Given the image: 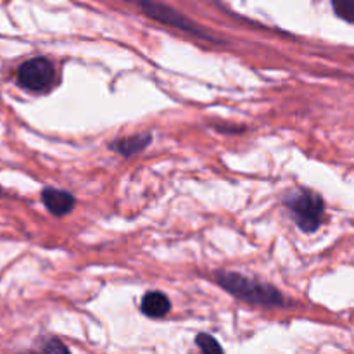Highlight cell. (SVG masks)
Instances as JSON below:
<instances>
[{"label": "cell", "mask_w": 354, "mask_h": 354, "mask_svg": "<svg viewBox=\"0 0 354 354\" xmlns=\"http://www.w3.org/2000/svg\"><path fill=\"white\" fill-rule=\"evenodd\" d=\"M216 282L232 296L248 301V303L263 304V306H280L283 303L282 294L275 287L252 280L249 277L241 275V273L218 272Z\"/></svg>", "instance_id": "6da1fadb"}, {"label": "cell", "mask_w": 354, "mask_h": 354, "mask_svg": "<svg viewBox=\"0 0 354 354\" xmlns=\"http://www.w3.org/2000/svg\"><path fill=\"white\" fill-rule=\"evenodd\" d=\"M286 206L289 207L297 227L306 234L318 230L324 221L325 203L320 194L308 189L292 190L286 197Z\"/></svg>", "instance_id": "7a4b0ae2"}, {"label": "cell", "mask_w": 354, "mask_h": 354, "mask_svg": "<svg viewBox=\"0 0 354 354\" xmlns=\"http://www.w3.org/2000/svg\"><path fill=\"white\" fill-rule=\"evenodd\" d=\"M55 69L48 59L33 57L17 69V82L30 92H45L54 85Z\"/></svg>", "instance_id": "3957f363"}, {"label": "cell", "mask_w": 354, "mask_h": 354, "mask_svg": "<svg viewBox=\"0 0 354 354\" xmlns=\"http://www.w3.org/2000/svg\"><path fill=\"white\" fill-rule=\"evenodd\" d=\"M137 2L140 3L142 12H144L145 16L151 17V19H156L162 24L175 26V28H178V30L187 31V33L197 35V37H201V38H209L211 40V37H207L206 31L201 30V28L197 26L194 21L187 19L183 14L176 12V10H173L171 7L165 6V3L154 2V0H137Z\"/></svg>", "instance_id": "277c9868"}, {"label": "cell", "mask_w": 354, "mask_h": 354, "mask_svg": "<svg viewBox=\"0 0 354 354\" xmlns=\"http://www.w3.org/2000/svg\"><path fill=\"white\" fill-rule=\"evenodd\" d=\"M41 201H44L45 207H47L54 216H64V214L71 213L76 203L73 194L66 192V190L50 189V187L41 192Z\"/></svg>", "instance_id": "5b68a950"}, {"label": "cell", "mask_w": 354, "mask_h": 354, "mask_svg": "<svg viewBox=\"0 0 354 354\" xmlns=\"http://www.w3.org/2000/svg\"><path fill=\"white\" fill-rule=\"evenodd\" d=\"M151 142H152L151 133H135V135H130V137L116 138L114 142H111L109 149L111 151L118 152V154L124 156V158H131V156L144 151Z\"/></svg>", "instance_id": "8992f818"}, {"label": "cell", "mask_w": 354, "mask_h": 354, "mask_svg": "<svg viewBox=\"0 0 354 354\" xmlns=\"http://www.w3.org/2000/svg\"><path fill=\"white\" fill-rule=\"evenodd\" d=\"M140 310L145 317L162 318L171 310V303H169L166 294L159 292V290H152V292H147L142 297Z\"/></svg>", "instance_id": "52a82bcc"}, {"label": "cell", "mask_w": 354, "mask_h": 354, "mask_svg": "<svg viewBox=\"0 0 354 354\" xmlns=\"http://www.w3.org/2000/svg\"><path fill=\"white\" fill-rule=\"evenodd\" d=\"M332 6H334L337 16L349 23H354V0H332Z\"/></svg>", "instance_id": "ba28073f"}, {"label": "cell", "mask_w": 354, "mask_h": 354, "mask_svg": "<svg viewBox=\"0 0 354 354\" xmlns=\"http://www.w3.org/2000/svg\"><path fill=\"white\" fill-rule=\"evenodd\" d=\"M196 342L203 353H223V348L218 344V341H214V339L207 334L197 335Z\"/></svg>", "instance_id": "9c48e42d"}, {"label": "cell", "mask_w": 354, "mask_h": 354, "mask_svg": "<svg viewBox=\"0 0 354 354\" xmlns=\"http://www.w3.org/2000/svg\"><path fill=\"white\" fill-rule=\"evenodd\" d=\"M41 351H45V353H69V349L66 348V346L62 344L61 341H57V339H50V341H47L44 346H41Z\"/></svg>", "instance_id": "30bf717a"}, {"label": "cell", "mask_w": 354, "mask_h": 354, "mask_svg": "<svg viewBox=\"0 0 354 354\" xmlns=\"http://www.w3.org/2000/svg\"><path fill=\"white\" fill-rule=\"evenodd\" d=\"M0 194H2V189H0Z\"/></svg>", "instance_id": "8fae6325"}]
</instances>
